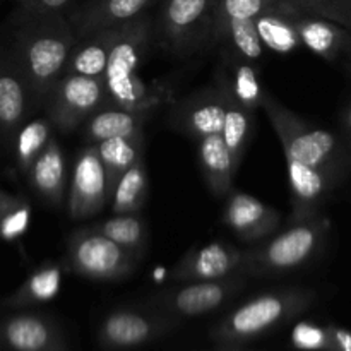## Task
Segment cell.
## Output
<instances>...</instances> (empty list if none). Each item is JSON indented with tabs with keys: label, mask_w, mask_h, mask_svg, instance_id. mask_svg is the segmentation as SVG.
<instances>
[{
	"label": "cell",
	"mask_w": 351,
	"mask_h": 351,
	"mask_svg": "<svg viewBox=\"0 0 351 351\" xmlns=\"http://www.w3.org/2000/svg\"><path fill=\"white\" fill-rule=\"evenodd\" d=\"M106 101L108 95L103 79L62 74L45 98L41 110L55 132L69 134L81 127Z\"/></svg>",
	"instance_id": "9c48e42d"
},
{
	"label": "cell",
	"mask_w": 351,
	"mask_h": 351,
	"mask_svg": "<svg viewBox=\"0 0 351 351\" xmlns=\"http://www.w3.org/2000/svg\"><path fill=\"white\" fill-rule=\"evenodd\" d=\"M62 269L57 263H45L33 271L16 290L0 300L3 311H24L47 304L57 297L62 283Z\"/></svg>",
	"instance_id": "603a6c76"
},
{
	"label": "cell",
	"mask_w": 351,
	"mask_h": 351,
	"mask_svg": "<svg viewBox=\"0 0 351 351\" xmlns=\"http://www.w3.org/2000/svg\"><path fill=\"white\" fill-rule=\"evenodd\" d=\"M153 0H89L71 17L75 38L119 27L146 12Z\"/></svg>",
	"instance_id": "ffe728a7"
},
{
	"label": "cell",
	"mask_w": 351,
	"mask_h": 351,
	"mask_svg": "<svg viewBox=\"0 0 351 351\" xmlns=\"http://www.w3.org/2000/svg\"><path fill=\"white\" fill-rule=\"evenodd\" d=\"M250 278L243 273L211 281H184L160 291L149 300V307L168 317L189 319L211 314L237 297Z\"/></svg>",
	"instance_id": "52a82bcc"
},
{
	"label": "cell",
	"mask_w": 351,
	"mask_h": 351,
	"mask_svg": "<svg viewBox=\"0 0 351 351\" xmlns=\"http://www.w3.org/2000/svg\"><path fill=\"white\" fill-rule=\"evenodd\" d=\"M139 257L95 230L79 228L67 239L64 266L77 276L95 281L125 280L134 273Z\"/></svg>",
	"instance_id": "8992f818"
},
{
	"label": "cell",
	"mask_w": 351,
	"mask_h": 351,
	"mask_svg": "<svg viewBox=\"0 0 351 351\" xmlns=\"http://www.w3.org/2000/svg\"><path fill=\"white\" fill-rule=\"evenodd\" d=\"M295 26L304 47L326 60H336L351 48V36L343 26L311 14H295Z\"/></svg>",
	"instance_id": "44dd1931"
},
{
	"label": "cell",
	"mask_w": 351,
	"mask_h": 351,
	"mask_svg": "<svg viewBox=\"0 0 351 351\" xmlns=\"http://www.w3.org/2000/svg\"><path fill=\"white\" fill-rule=\"evenodd\" d=\"M300 12L324 17L343 27H348L351 0H290Z\"/></svg>",
	"instance_id": "836d02e7"
},
{
	"label": "cell",
	"mask_w": 351,
	"mask_h": 351,
	"mask_svg": "<svg viewBox=\"0 0 351 351\" xmlns=\"http://www.w3.org/2000/svg\"><path fill=\"white\" fill-rule=\"evenodd\" d=\"M225 93V91H223ZM226 112L223 120L221 137L225 141L226 147L232 153L233 161L237 165H242L249 144L252 141L254 129H256V113L243 108L240 103L226 96Z\"/></svg>",
	"instance_id": "4dcf8cb0"
},
{
	"label": "cell",
	"mask_w": 351,
	"mask_h": 351,
	"mask_svg": "<svg viewBox=\"0 0 351 351\" xmlns=\"http://www.w3.org/2000/svg\"><path fill=\"white\" fill-rule=\"evenodd\" d=\"M38 112L33 91L10 51L0 43V149L7 151L16 130Z\"/></svg>",
	"instance_id": "7c38bea8"
},
{
	"label": "cell",
	"mask_w": 351,
	"mask_h": 351,
	"mask_svg": "<svg viewBox=\"0 0 351 351\" xmlns=\"http://www.w3.org/2000/svg\"><path fill=\"white\" fill-rule=\"evenodd\" d=\"M177 321L161 312L139 308H117L110 312L98 329V341L105 350L120 351L137 348L171 331Z\"/></svg>",
	"instance_id": "8fae6325"
},
{
	"label": "cell",
	"mask_w": 351,
	"mask_h": 351,
	"mask_svg": "<svg viewBox=\"0 0 351 351\" xmlns=\"http://www.w3.org/2000/svg\"><path fill=\"white\" fill-rule=\"evenodd\" d=\"M223 223L242 242L259 243L278 232L281 215L261 199L245 192L230 191L223 209Z\"/></svg>",
	"instance_id": "9a60e30c"
},
{
	"label": "cell",
	"mask_w": 351,
	"mask_h": 351,
	"mask_svg": "<svg viewBox=\"0 0 351 351\" xmlns=\"http://www.w3.org/2000/svg\"><path fill=\"white\" fill-rule=\"evenodd\" d=\"M53 136L55 129L47 117H31L16 130L7 153L12 154L14 165L23 177Z\"/></svg>",
	"instance_id": "83f0119b"
},
{
	"label": "cell",
	"mask_w": 351,
	"mask_h": 351,
	"mask_svg": "<svg viewBox=\"0 0 351 351\" xmlns=\"http://www.w3.org/2000/svg\"><path fill=\"white\" fill-rule=\"evenodd\" d=\"M24 178L31 191L51 208H60L67 197L69 171L64 149L57 137H51L40 156L27 168Z\"/></svg>",
	"instance_id": "e0dca14e"
},
{
	"label": "cell",
	"mask_w": 351,
	"mask_h": 351,
	"mask_svg": "<svg viewBox=\"0 0 351 351\" xmlns=\"http://www.w3.org/2000/svg\"><path fill=\"white\" fill-rule=\"evenodd\" d=\"M95 146L103 168H105L106 182H108L110 195H112L113 187L120 180V177L132 165L144 158V134L112 137V139H105L95 144Z\"/></svg>",
	"instance_id": "4316f807"
},
{
	"label": "cell",
	"mask_w": 351,
	"mask_h": 351,
	"mask_svg": "<svg viewBox=\"0 0 351 351\" xmlns=\"http://www.w3.org/2000/svg\"><path fill=\"white\" fill-rule=\"evenodd\" d=\"M312 293L302 288H281L249 298L213 328L219 346H240L274 331L308 307Z\"/></svg>",
	"instance_id": "3957f363"
},
{
	"label": "cell",
	"mask_w": 351,
	"mask_h": 351,
	"mask_svg": "<svg viewBox=\"0 0 351 351\" xmlns=\"http://www.w3.org/2000/svg\"><path fill=\"white\" fill-rule=\"evenodd\" d=\"M226 112V98L218 82L199 89L175 103L168 115L173 129L199 141L211 134H221Z\"/></svg>",
	"instance_id": "4fadbf2b"
},
{
	"label": "cell",
	"mask_w": 351,
	"mask_h": 351,
	"mask_svg": "<svg viewBox=\"0 0 351 351\" xmlns=\"http://www.w3.org/2000/svg\"><path fill=\"white\" fill-rule=\"evenodd\" d=\"M149 192L146 161L139 160L120 177L110 195V208L113 215L139 213L144 208Z\"/></svg>",
	"instance_id": "f546056e"
},
{
	"label": "cell",
	"mask_w": 351,
	"mask_h": 351,
	"mask_svg": "<svg viewBox=\"0 0 351 351\" xmlns=\"http://www.w3.org/2000/svg\"><path fill=\"white\" fill-rule=\"evenodd\" d=\"M287 168L291 192L290 221L312 218L317 215L319 204L324 201L338 178L293 158H287Z\"/></svg>",
	"instance_id": "ac0fdd59"
},
{
	"label": "cell",
	"mask_w": 351,
	"mask_h": 351,
	"mask_svg": "<svg viewBox=\"0 0 351 351\" xmlns=\"http://www.w3.org/2000/svg\"><path fill=\"white\" fill-rule=\"evenodd\" d=\"M218 0H163L154 24L158 43L173 55H191L211 40Z\"/></svg>",
	"instance_id": "ba28073f"
},
{
	"label": "cell",
	"mask_w": 351,
	"mask_h": 351,
	"mask_svg": "<svg viewBox=\"0 0 351 351\" xmlns=\"http://www.w3.org/2000/svg\"><path fill=\"white\" fill-rule=\"evenodd\" d=\"M115 31L117 27H110L75 38L64 74L105 79Z\"/></svg>",
	"instance_id": "cb8c5ba5"
},
{
	"label": "cell",
	"mask_w": 351,
	"mask_h": 351,
	"mask_svg": "<svg viewBox=\"0 0 351 351\" xmlns=\"http://www.w3.org/2000/svg\"><path fill=\"white\" fill-rule=\"evenodd\" d=\"M216 82L226 96L235 99L250 112L256 113L263 105L266 91L261 84L259 69H257L256 62H250L240 55L223 50L221 64L216 72Z\"/></svg>",
	"instance_id": "d6986e66"
},
{
	"label": "cell",
	"mask_w": 351,
	"mask_h": 351,
	"mask_svg": "<svg viewBox=\"0 0 351 351\" xmlns=\"http://www.w3.org/2000/svg\"><path fill=\"white\" fill-rule=\"evenodd\" d=\"M243 250L223 240L195 247L185 254L173 267L175 283L184 281H211L242 273Z\"/></svg>",
	"instance_id": "2e32d148"
},
{
	"label": "cell",
	"mask_w": 351,
	"mask_h": 351,
	"mask_svg": "<svg viewBox=\"0 0 351 351\" xmlns=\"http://www.w3.org/2000/svg\"><path fill=\"white\" fill-rule=\"evenodd\" d=\"M345 123L346 127H348V130L351 132V106L348 110H346V115H345Z\"/></svg>",
	"instance_id": "74e56055"
},
{
	"label": "cell",
	"mask_w": 351,
	"mask_h": 351,
	"mask_svg": "<svg viewBox=\"0 0 351 351\" xmlns=\"http://www.w3.org/2000/svg\"><path fill=\"white\" fill-rule=\"evenodd\" d=\"M31 204L24 195L0 189V242L14 243L27 232Z\"/></svg>",
	"instance_id": "1f68e13d"
},
{
	"label": "cell",
	"mask_w": 351,
	"mask_h": 351,
	"mask_svg": "<svg viewBox=\"0 0 351 351\" xmlns=\"http://www.w3.org/2000/svg\"><path fill=\"white\" fill-rule=\"evenodd\" d=\"M195 143H197L199 167L206 184L216 195H226L232 191L239 165L233 161L221 134H211Z\"/></svg>",
	"instance_id": "d4e9b609"
},
{
	"label": "cell",
	"mask_w": 351,
	"mask_h": 351,
	"mask_svg": "<svg viewBox=\"0 0 351 351\" xmlns=\"http://www.w3.org/2000/svg\"><path fill=\"white\" fill-rule=\"evenodd\" d=\"M329 338H331V345L339 351H351V332L345 329H331Z\"/></svg>",
	"instance_id": "8d00e7d4"
},
{
	"label": "cell",
	"mask_w": 351,
	"mask_h": 351,
	"mask_svg": "<svg viewBox=\"0 0 351 351\" xmlns=\"http://www.w3.org/2000/svg\"><path fill=\"white\" fill-rule=\"evenodd\" d=\"M16 2H19V3H21V7H23V5H26L27 0H16Z\"/></svg>",
	"instance_id": "60d3db41"
},
{
	"label": "cell",
	"mask_w": 351,
	"mask_h": 351,
	"mask_svg": "<svg viewBox=\"0 0 351 351\" xmlns=\"http://www.w3.org/2000/svg\"><path fill=\"white\" fill-rule=\"evenodd\" d=\"M65 202L72 219L93 218L110 204L108 182L95 144H86L75 156Z\"/></svg>",
	"instance_id": "30bf717a"
},
{
	"label": "cell",
	"mask_w": 351,
	"mask_h": 351,
	"mask_svg": "<svg viewBox=\"0 0 351 351\" xmlns=\"http://www.w3.org/2000/svg\"><path fill=\"white\" fill-rule=\"evenodd\" d=\"M146 120L147 117L141 113L130 112V110L106 101L82 123L84 141L86 144H98L112 137L137 136V134H143V125Z\"/></svg>",
	"instance_id": "484cf974"
},
{
	"label": "cell",
	"mask_w": 351,
	"mask_h": 351,
	"mask_svg": "<svg viewBox=\"0 0 351 351\" xmlns=\"http://www.w3.org/2000/svg\"><path fill=\"white\" fill-rule=\"evenodd\" d=\"M0 351H65V339L50 315L12 311L0 319Z\"/></svg>",
	"instance_id": "5bb4252c"
},
{
	"label": "cell",
	"mask_w": 351,
	"mask_h": 351,
	"mask_svg": "<svg viewBox=\"0 0 351 351\" xmlns=\"http://www.w3.org/2000/svg\"><path fill=\"white\" fill-rule=\"evenodd\" d=\"M300 12L290 0H280L256 19V29L264 50L287 55L302 45L295 26V14Z\"/></svg>",
	"instance_id": "7402d4cb"
},
{
	"label": "cell",
	"mask_w": 351,
	"mask_h": 351,
	"mask_svg": "<svg viewBox=\"0 0 351 351\" xmlns=\"http://www.w3.org/2000/svg\"><path fill=\"white\" fill-rule=\"evenodd\" d=\"M218 351H242L239 346H221Z\"/></svg>",
	"instance_id": "f35d334b"
},
{
	"label": "cell",
	"mask_w": 351,
	"mask_h": 351,
	"mask_svg": "<svg viewBox=\"0 0 351 351\" xmlns=\"http://www.w3.org/2000/svg\"><path fill=\"white\" fill-rule=\"evenodd\" d=\"M154 40V23L146 12L117 27L103 79L108 103L144 117L156 108V95L147 88L139 74Z\"/></svg>",
	"instance_id": "7a4b0ae2"
},
{
	"label": "cell",
	"mask_w": 351,
	"mask_h": 351,
	"mask_svg": "<svg viewBox=\"0 0 351 351\" xmlns=\"http://www.w3.org/2000/svg\"><path fill=\"white\" fill-rule=\"evenodd\" d=\"M280 0H218L213 16L211 40L221 27L235 21H256Z\"/></svg>",
	"instance_id": "d6a6232c"
},
{
	"label": "cell",
	"mask_w": 351,
	"mask_h": 351,
	"mask_svg": "<svg viewBox=\"0 0 351 351\" xmlns=\"http://www.w3.org/2000/svg\"><path fill=\"white\" fill-rule=\"evenodd\" d=\"M74 43L75 33L64 14H21L7 45L33 91L38 110L43 108L47 95L65 72Z\"/></svg>",
	"instance_id": "6da1fadb"
},
{
	"label": "cell",
	"mask_w": 351,
	"mask_h": 351,
	"mask_svg": "<svg viewBox=\"0 0 351 351\" xmlns=\"http://www.w3.org/2000/svg\"><path fill=\"white\" fill-rule=\"evenodd\" d=\"M326 230L328 225L317 215L290 221L283 232L273 233L263 242L243 250L240 271L249 278L281 276L297 271L315 256L324 240Z\"/></svg>",
	"instance_id": "5b68a950"
},
{
	"label": "cell",
	"mask_w": 351,
	"mask_h": 351,
	"mask_svg": "<svg viewBox=\"0 0 351 351\" xmlns=\"http://www.w3.org/2000/svg\"><path fill=\"white\" fill-rule=\"evenodd\" d=\"M291 345L297 350L317 351L324 350L331 345L329 332L311 322H300L291 331Z\"/></svg>",
	"instance_id": "e575fe53"
},
{
	"label": "cell",
	"mask_w": 351,
	"mask_h": 351,
	"mask_svg": "<svg viewBox=\"0 0 351 351\" xmlns=\"http://www.w3.org/2000/svg\"><path fill=\"white\" fill-rule=\"evenodd\" d=\"M71 0H27L26 5L21 7V14L29 16H47V14H62Z\"/></svg>",
	"instance_id": "d590c367"
},
{
	"label": "cell",
	"mask_w": 351,
	"mask_h": 351,
	"mask_svg": "<svg viewBox=\"0 0 351 351\" xmlns=\"http://www.w3.org/2000/svg\"><path fill=\"white\" fill-rule=\"evenodd\" d=\"M348 27L351 29V3H350V17H348Z\"/></svg>",
	"instance_id": "ab89813d"
},
{
	"label": "cell",
	"mask_w": 351,
	"mask_h": 351,
	"mask_svg": "<svg viewBox=\"0 0 351 351\" xmlns=\"http://www.w3.org/2000/svg\"><path fill=\"white\" fill-rule=\"evenodd\" d=\"M261 108L280 137L285 158H293L339 178L348 165V151L335 134L304 122L269 93H264Z\"/></svg>",
	"instance_id": "277c9868"
},
{
	"label": "cell",
	"mask_w": 351,
	"mask_h": 351,
	"mask_svg": "<svg viewBox=\"0 0 351 351\" xmlns=\"http://www.w3.org/2000/svg\"><path fill=\"white\" fill-rule=\"evenodd\" d=\"M123 247L125 250L132 252L134 256H144L149 240V230H147V221L141 213H123V215H113L112 218L103 219L98 225L93 226Z\"/></svg>",
	"instance_id": "f1b7e54d"
}]
</instances>
